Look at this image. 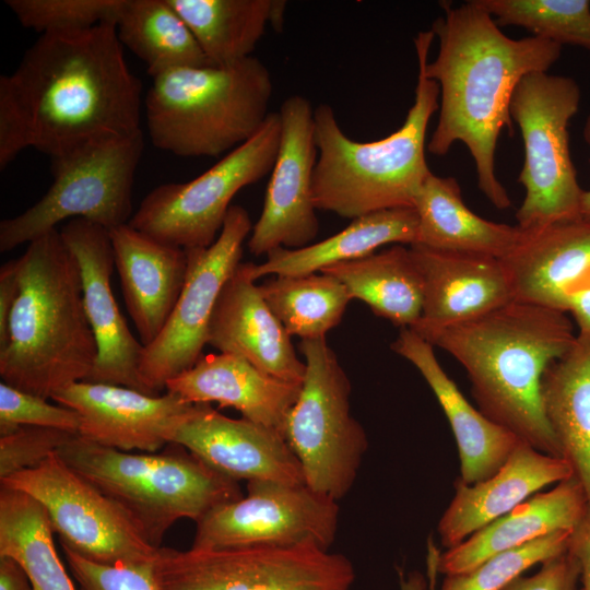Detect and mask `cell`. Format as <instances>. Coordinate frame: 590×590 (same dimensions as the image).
I'll use <instances>...</instances> for the list:
<instances>
[{"instance_id":"6da1fadb","label":"cell","mask_w":590,"mask_h":590,"mask_svg":"<svg viewBox=\"0 0 590 590\" xmlns=\"http://www.w3.org/2000/svg\"><path fill=\"white\" fill-rule=\"evenodd\" d=\"M441 7L445 14L414 39L418 66L440 88L438 122L427 151L441 156L453 143H464L480 190L504 210L511 201L495 174V152L502 129L512 134L514 90L524 75L547 72L562 46L538 36L508 37L477 0Z\"/></svg>"},{"instance_id":"7a4b0ae2","label":"cell","mask_w":590,"mask_h":590,"mask_svg":"<svg viewBox=\"0 0 590 590\" xmlns=\"http://www.w3.org/2000/svg\"><path fill=\"white\" fill-rule=\"evenodd\" d=\"M11 75L32 117L33 146L50 158L141 130V81L115 21L42 34Z\"/></svg>"},{"instance_id":"3957f363","label":"cell","mask_w":590,"mask_h":590,"mask_svg":"<svg viewBox=\"0 0 590 590\" xmlns=\"http://www.w3.org/2000/svg\"><path fill=\"white\" fill-rule=\"evenodd\" d=\"M413 331L465 369L483 415L534 449L562 458L543 411L541 380L577 337L567 312L515 299L464 322Z\"/></svg>"},{"instance_id":"277c9868","label":"cell","mask_w":590,"mask_h":590,"mask_svg":"<svg viewBox=\"0 0 590 590\" xmlns=\"http://www.w3.org/2000/svg\"><path fill=\"white\" fill-rule=\"evenodd\" d=\"M20 260V294L0 350L2 382L44 399L83 381L97 358L78 261L60 231L31 243Z\"/></svg>"},{"instance_id":"5b68a950","label":"cell","mask_w":590,"mask_h":590,"mask_svg":"<svg viewBox=\"0 0 590 590\" xmlns=\"http://www.w3.org/2000/svg\"><path fill=\"white\" fill-rule=\"evenodd\" d=\"M440 88L418 66L414 103L403 125L377 141L347 137L327 104L315 111L318 150L312 176L317 210L346 219L373 212L413 206L415 196L432 173L425 151L426 131L439 108Z\"/></svg>"},{"instance_id":"8992f818","label":"cell","mask_w":590,"mask_h":590,"mask_svg":"<svg viewBox=\"0 0 590 590\" xmlns=\"http://www.w3.org/2000/svg\"><path fill=\"white\" fill-rule=\"evenodd\" d=\"M272 88L268 68L253 56L166 71L153 78L144 99L150 140L184 157L231 152L266 122Z\"/></svg>"},{"instance_id":"52a82bcc","label":"cell","mask_w":590,"mask_h":590,"mask_svg":"<svg viewBox=\"0 0 590 590\" xmlns=\"http://www.w3.org/2000/svg\"><path fill=\"white\" fill-rule=\"evenodd\" d=\"M166 452L131 453L73 436L58 451L75 472L121 505L149 542L160 548L180 519L198 522L211 509L244 496L238 481L182 446Z\"/></svg>"},{"instance_id":"ba28073f","label":"cell","mask_w":590,"mask_h":590,"mask_svg":"<svg viewBox=\"0 0 590 590\" xmlns=\"http://www.w3.org/2000/svg\"><path fill=\"white\" fill-rule=\"evenodd\" d=\"M580 95L574 79L547 72L524 75L514 90L509 113L524 148L518 181L526 196L516 213L523 231L581 219L583 189L570 157L568 133Z\"/></svg>"},{"instance_id":"9c48e42d","label":"cell","mask_w":590,"mask_h":590,"mask_svg":"<svg viewBox=\"0 0 590 590\" xmlns=\"http://www.w3.org/2000/svg\"><path fill=\"white\" fill-rule=\"evenodd\" d=\"M306 371L282 435L305 484L335 502L352 488L368 447L350 408L351 384L326 338L300 340Z\"/></svg>"},{"instance_id":"30bf717a","label":"cell","mask_w":590,"mask_h":590,"mask_svg":"<svg viewBox=\"0 0 590 590\" xmlns=\"http://www.w3.org/2000/svg\"><path fill=\"white\" fill-rule=\"evenodd\" d=\"M144 150L142 130L50 158L54 181L34 205L0 223V251L83 219L110 231L132 217V187Z\"/></svg>"},{"instance_id":"8fae6325","label":"cell","mask_w":590,"mask_h":590,"mask_svg":"<svg viewBox=\"0 0 590 590\" xmlns=\"http://www.w3.org/2000/svg\"><path fill=\"white\" fill-rule=\"evenodd\" d=\"M280 137V115L270 113L251 139L198 177L152 189L128 224L184 249L209 247L220 235L235 194L271 173Z\"/></svg>"},{"instance_id":"7c38bea8","label":"cell","mask_w":590,"mask_h":590,"mask_svg":"<svg viewBox=\"0 0 590 590\" xmlns=\"http://www.w3.org/2000/svg\"><path fill=\"white\" fill-rule=\"evenodd\" d=\"M158 590H351V560L316 546L160 547Z\"/></svg>"},{"instance_id":"4fadbf2b","label":"cell","mask_w":590,"mask_h":590,"mask_svg":"<svg viewBox=\"0 0 590 590\" xmlns=\"http://www.w3.org/2000/svg\"><path fill=\"white\" fill-rule=\"evenodd\" d=\"M46 509L60 544L105 565L154 563L157 547L131 515L55 453L35 468L0 481Z\"/></svg>"},{"instance_id":"5bb4252c","label":"cell","mask_w":590,"mask_h":590,"mask_svg":"<svg viewBox=\"0 0 590 590\" xmlns=\"http://www.w3.org/2000/svg\"><path fill=\"white\" fill-rule=\"evenodd\" d=\"M338 502L307 485L247 482V495L211 509L198 522L192 548L316 546L329 551Z\"/></svg>"},{"instance_id":"9a60e30c","label":"cell","mask_w":590,"mask_h":590,"mask_svg":"<svg viewBox=\"0 0 590 590\" xmlns=\"http://www.w3.org/2000/svg\"><path fill=\"white\" fill-rule=\"evenodd\" d=\"M252 226L248 212L232 205L212 245L186 249L187 273L179 298L160 335L143 351L140 373L154 394L160 396L170 379L201 357L215 304L240 263Z\"/></svg>"},{"instance_id":"2e32d148","label":"cell","mask_w":590,"mask_h":590,"mask_svg":"<svg viewBox=\"0 0 590 590\" xmlns=\"http://www.w3.org/2000/svg\"><path fill=\"white\" fill-rule=\"evenodd\" d=\"M314 111L309 101L302 95H292L281 105L278 155L262 212L247 244L255 256L267 255L279 247H305L318 234L319 222L312 200V176L318 156Z\"/></svg>"},{"instance_id":"e0dca14e","label":"cell","mask_w":590,"mask_h":590,"mask_svg":"<svg viewBox=\"0 0 590 590\" xmlns=\"http://www.w3.org/2000/svg\"><path fill=\"white\" fill-rule=\"evenodd\" d=\"M60 233L80 268L84 308L97 345L95 365L83 381L123 386L156 396L140 373L144 346L130 331L111 291L115 259L109 231L73 219Z\"/></svg>"},{"instance_id":"ac0fdd59","label":"cell","mask_w":590,"mask_h":590,"mask_svg":"<svg viewBox=\"0 0 590 590\" xmlns=\"http://www.w3.org/2000/svg\"><path fill=\"white\" fill-rule=\"evenodd\" d=\"M51 399L81 416L79 435L121 451L155 452L193 408L173 392L151 396L117 385L78 381Z\"/></svg>"},{"instance_id":"d6986e66","label":"cell","mask_w":590,"mask_h":590,"mask_svg":"<svg viewBox=\"0 0 590 590\" xmlns=\"http://www.w3.org/2000/svg\"><path fill=\"white\" fill-rule=\"evenodd\" d=\"M170 444L236 481L305 484L300 464L280 432L227 417L208 403L193 404L174 429Z\"/></svg>"},{"instance_id":"ffe728a7","label":"cell","mask_w":590,"mask_h":590,"mask_svg":"<svg viewBox=\"0 0 590 590\" xmlns=\"http://www.w3.org/2000/svg\"><path fill=\"white\" fill-rule=\"evenodd\" d=\"M423 284L420 320L410 329L464 322L515 300L502 259L410 245Z\"/></svg>"},{"instance_id":"44dd1931","label":"cell","mask_w":590,"mask_h":590,"mask_svg":"<svg viewBox=\"0 0 590 590\" xmlns=\"http://www.w3.org/2000/svg\"><path fill=\"white\" fill-rule=\"evenodd\" d=\"M208 344L220 353L244 357L260 370L302 384L306 365L300 361L282 323L267 305L249 263H239L224 284L208 330Z\"/></svg>"},{"instance_id":"7402d4cb","label":"cell","mask_w":590,"mask_h":590,"mask_svg":"<svg viewBox=\"0 0 590 590\" xmlns=\"http://www.w3.org/2000/svg\"><path fill=\"white\" fill-rule=\"evenodd\" d=\"M573 475L565 459L520 442L488 479L471 485L456 480L455 496L437 527L441 544L447 550L461 544L541 488Z\"/></svg>"},{"instance_id":"603a6c76","label":"cell","mask_w":590,"mask_h":590,"mask_svg":"<svg viewBox=\"0 0 590 590\" xmlns=\"http://www.w3.org/2000/svg\"><path fill=\"white\" fill-rule=\"evenodd\" d=\"M128 312L143 346L156 340L181 293L186 249L160 241L128 223L109 231Z\"/></svg>"},{"instance_id":"cb8c5ba5","label":"cell","mask_w":590,"mask_h":590,"mask_svg":"<svg viewBox=\"0 0 590 590\" xmlns=\"http://www.w3.org/2000/svg\"><path fill=\"white\" fill-rule=\"evenodd\" d=\"M391 349L417 368L445 412L459 451L458 479L471 485L493 475L522 441L470 404L441 368L434 346L415 331L401 328Z\"/></svg>"},{"instance_id":"d4e9b609","label":"cell","mask_w":590,"mask_h":590,"mask_svg":"<svg viewBox=\"0 0 590 590\" xmlns=\"http://www.w3.org/2000/svg\"><path fill=\"white\" fill-rule=\"evenodd\" d=\"M165 389L193 404L216 402L221 408H234L244 418L282 434L302 384L267 374L238 355L220 353L202 354Z\"/></svg>"},{"instance_id":"484cf974","label":"cell","mask_w":590,"mask_h":590,"mask_svg":"<svg viewBox=\"0 0 590 590\" xmlns=\"http://www.w3.org/2000/svg\"><path fill=\"white\" fill-rule=\"evenodd\" d=\"M589 508L579 481L573 475L545 493H536L461 544L439 553L430 550L437 573L467 571L488 557L519 547L555 531H571Z\"/></svg>"},{"instance_id":"4316f807","label":"cell","mask_w":590,"mask_h":590,"mask_svg":"<svg viewBox=\"0 0 590 590\" xmlns=\"http://www.w3.org/2000/svg\"><path fill=\"white\" fill-rule=\"evenodd\" d=\"M502 261L516 300L567 312L565 292L590 263V223L580 219L524 231Z\"/></svg>"},{"instance_id":"83f0119b","label":"cell","mask_w":590,"mask_h":590,"mask_svg":"<svg viewBox=\"0 0 590 590\" xmlns=\"http://www.w3.org/2000/svg\"><path fill=\"white\" fill-rule=\"evenodd\" d=\"M418 219L413 206L393 208L353 219L337 234L300 248L279 247L268 252L262 263H249L256 281L269 275H305L331 266L376 252L388 244L413 245L417 240Z\"/></svg>"},{"instance_id":"f1b7e54d","label":"cell","mask_w":590,"mask_h":590,"mask_svg":"<svg viewBox=\"0 0 590 590\" xmlns=\"http://www.w3.org/2000/svg\"><path fill=\"white\" fill-rule=\"evenodd\" d=\"M413 208L418 219L415 244L425 247L503 259L524 237V231L518 225L495 223L472 212L453 177L430 173L418 189Z\"/></svg>"},{"instance_id":"f546056e","label":"cell","mask_w":590,"mask_h":590,"mask_svg":"<svg viewBox=\"0 0 590 590\" xmlns=\"http://www.w3.org/2000/svg\"><path fill=\"white\" fill-rule=\"evenodd\" d=\"M546 421L590 507V332H577L541 380Z\"/></svg>"},{"instance_id":"4dcf8cb0","label":"cell","mask_w":590,"mask_h":590,"mask_svg":"<svg viewBox=\"0 0 590 590\" xmlns=\"http://www.w3.org/2000/svg\"><path fill=\"white\" fill-rule=\"evenodd\" d=\"M214 66L251 56L268 26L281 31L283 0H168Z\"/></svg>"},{"instance_id":"1f68e13d","label":"cell","mask_w":590,"mask_h":590,"mask_svg":"<svg viewBox=\"0 0 590 590\" xmlns=\"http://www.w3.org/2000/svg\"><path fill=\"white\" fill-rule=\"evenodd\" d=\"M320 272L338 279L352 299L400 328H412L422 316L423 284L410 248L396 245Z\"/></svg>"},{"instance_id":"d6a6232c","label":"cell","mask_w":590,"mask_h":590,"mask_svg":"<svg viewBox=\"0 0 590 590\" xmlns=\"http://www.w3.org/2000/svg\"><path fill=\"white\" fill-rule=\"evenodd\" d=\"M122 44L155 78L178 68L214 66L168 0H123L116 21Z\"/></svg>"},{"instance_id":"836d02e7","label":"cell","mask_w":590,"mask_h":590,"mask_svg":"<svg viewBox=\"0 0 590 590\" xmlns=\"http://www.w3.org/2000/svg\"><path fill=\"white\" fill-rule=\"evenodd\" d=\"M45 507L31 495L0 487V556L15 559L34 590H75L60 560Z\"/></svg>"},{"instance_id":"e575fe53","label":"cell","mask_w":590,"mask_h":590,"mask_svg":"<svg viewBox=\"0 0 590 590\" xmlns=\"http://www.w3.org/2000/svg\"><path fill=\"white\" fill-rule=\"evenodd\" d=\"M259 290L286 332L300 340L326 338L352 300L338 279L322 272L272 275Z\"/></svg>"},{"instance_id":"d590c367","label":"cell","mask_w":590,"mask_h":590,"mask_svg":"<svg viewBox=\"0 0 590 590\" xmlns=\"http://www.w3.org/2000/svg\"><path fill=\"white\" fill-rule=\"evenodd\" d=\"M498 26H520L563 47L590 49L588 0H477Z\"/></svg>"},{"instance_id":"8d00e7d4","label":"cell","mask_w":590,"mask_h":590,"mask_svg":"<svg viewBox=\"0 0 590 590\" xmlns=\"http://www.w3.org/2000/svg\"><path fill=\"white\" fill-rule=\"evenodd\" d=\"M571 531L552 532L493 555L467 571L446 575L439 590H503L533 565L566 552Z\"/></svg>"},{"instance_id":"74e56055","label":"cell","mask_w":590,"mask_h":590,"mask_svg":"<svg viewBox=\"0 0 590 590\" xmlns=\"http://www.w3.org/2000/svg\"><path fill=\"white\" fill-rule=\"evenodd\" d=\"M4 3L24 27L46 34L116 22L123 0H5Z\"/></svg>"},{"instance_id":"f35d334b","label":"cell","mask_w":590,"mask_h":590,"mask_svg":"<svg viewBox=\"0 0 590 590\" xmlns=\"http://www.w3.org/2000/svg\"><path fill=\"white\" fill-rule=\"evenodd\" d=\"M42 426L79 434L80 414L64 405H54L47 399L0 384V435L20 426Z\"/></svg>"},{"instance_id":"ab89813d","label":"cell","mask_w":590,"mask_h":590,"mask_svg":"<svg viewBox=\"0 0 590 590\" xmlns=\"http://www.w3.org/2000/svg\"><path fill=\"white\" fill-rule=\"evenodd\" d=\"M78 434L63 429L23 425L0 435V481L40 464Z\"/></svg>"},{"instance_id":"60d3db41","label":"cell","mask_w":590,"mask_h":590,"mask_svg":"<svg viewBox=\"0 0 590 590\" xmlns=\"http://www.w3.org/2000/svg\"><path fill=\"white\" fill-rule=\"evenodd\" d=\"M61 547L81 590H158L153 563L105 565L82 557L64 544Z\"/></svg>"},{"instance_id":"b9f144b4","label":"cell","mask_w":590,"mask_h":590,"mask_svg":"<svg viewBox=\"0 0 590 590\" xmlns=\"http://www.w3.org/2000/svg\"><path fill=\"white\" fill-rule=\"evenodd\" d=\"M34 143L27 105L11 74L0 76V169Z\"/></svg>"},{"instance_id":"7bdbcfd3","label":"cell","mask_w":590,"mask_h":590,"mask_svg":"<svg viewBox=\"0 0 590 590\" xmlns=\"http://www.w3.org/2000/svg\"><path fill=\"white\" fill-rule=\"evenodd\" d=\"M579 581V563L567 550L544 560L534 575H521L503 590H577Z\"/></svg>"},{"instance_id":"ee69618b","label":"cell","mask_w":590,"mask_h":590,"mask_svg":"<svg viewBox=\"0 0 590 590\" xmlns=\"http://www.w3.org/2000/svg\"><path fill=\"white\" fill-rule=\"evenodd\" d=\"M20 294V260L12 259L0 269V350L9 337V324L13 307Z\"/></svg>"},{"instance_id":"f6af8a7d","label":"cell","mask_w":590,"mask_h":590,"mask_svg":"<svg viewBox=\"0 0 590 590\" xmlns=\"http://www.w3.org/2000/svg\"><path fill=\"white\" fill-rule=\"evenodd\" d=\"M566 311L574 317L578 331L590 332V263L565 292Z\"/></svg>"},{"instance_id":"bcb514c9","label":"cell","mask_w":590,"mask_h":590,"mask_svg":"<svg viewBox=\"0 0 590 590\" xmlns=\"http://www.w3.org/2000/svg\"><path fill=\"white\" fill-rule=\"evenodd\" d=\"M568 551L579 563L580 590H590V507L580 522L573 529Z\"/></svg>"},{"instance_id":"7dc6e473","label":"cell","mask_w":590,"mask_h":590,"mask_svg":"<svg viewBox=\"0 0 590 590\" xmlns=\"http://www.w3.org/2000/svg\"><path fill=\"white\" fill-rule=\"evenodd\" d=\"M0 590H34L23 567L9 556H0Z\"/></svg>"},{"instance_id":"c3c4849f","label":"cell","mask_w":590,"mask_h":590,"mask_svg":"<svg viewBox=\"0 0 590 590\" xmlns=\"http://www.w3.org/2000/svg\"><path fill=\"white\" fill-rule=\"evenodd\" d=\"M401 590H433V582L418 571H412L406 578L401 577Z\"/></svg>"},{"instance_id":"681fc988","label":"cell","mask_w":590,"mask_h":590,"mask_svg":"<svg viewBox=\"0 0 590 590\" xmlns=\"http://www.w3.org/2000/svg\"><path fill=\"white\" fill-rule=\"evenodd\" d=\"M583 139L590 148V113L583 126ZM581 220L590 223V190H583L580 205Z\"/></svg>"}]
</instances>
